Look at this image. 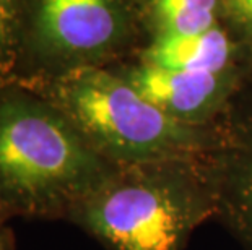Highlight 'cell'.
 Masks as SVG:
<instances>
[{"instance_id":"7","label":"cell","mask_w":252,"mask_h":250,"mask_svg":"<svg viewBox=\"0 0 252 250\" xmlns=\"http://www.w3.org/2000/svg\"><path fill=\"white\" fill-rule=\"evenodd\" d=\"M231 60L228 36L217 26L200 34H159L145 51L142 63L173 70L208 72L224 75Z\"/></svg>"},{"instance_id":"12","label":"cell","mask_w":252,"mask_h":250,"mask_svg":"<svg viewBox=\"0 0 252 250\" xmlns=\"http://www.w3.org/2000/svg\"><path fill=\"white\" fill-rule=\"evenodd\" d=\"M0 250H10L8 239H7V236H5V234H3L2 227H0Z\"/></svg>"},{"instance_id":"8","label":"cell","mask_w":252,"mask_h":250,"mask_svg":"<svg viewBox=\"0 0 252 250\" xmlns=\"http://www.w3.org/2000/svg\"><path fill=\"white\" fill-rule=\"evenodd\" d=\"M161 34L192 36L215 28V12L202 10H169L157 13Z\"/></svg>"},{"instance_id":"5","label":"cell","mask_w":252,"mask_h":250,"mask_svg":"<svg viewBox=\"0 0 252 250\" xmlns=\"http://www.w3.org/2000/svg\"><path fill=\"white\" fill-rule=\"evenodd\" d=\"M205 167L215 196V218L241 250H252V127L212 141Z\"/></svg>"},{"instance_id":"2","label":"cell","mask_w":252,"mask_h":250,"mask_svg":"<svg viewBox=\"0 0 252 250\" xmlns=\"http://www.w3.org/2000/svg\"><path fill=\"white\" fill-rule=\"evenodd\" d=\"M114 167L57 108L17 94L0 99V206L7 211L68 218Z\"/></svg>"},{"instance_id":"1","label":"cell","mask_w":252,"mask_h":250,"mask_svg":"<svg viewBox=\"0 0 252 250\" xmlns=\"http://www.w3.org/2000/svg\"><path fill=\"white\" fill-rule=\"evenodd\" d=\"M217 205L203 161L116 166L68 215L108 250H184Z\"/></svg>"},{"instance_id":"3","label":"cell","mask_w":252,"mask_h":250,"mask_svg":"<svg viewBox=\"0 0 252 250\" xmlns=\"http://www.w3.org/2000/svg\"><path fill=\"white\" fill-rule=\"evenodd\" d=\"M56 108L93 150L114 166L203 161L212 141L145 99L121 75L67 68L52 86Z\"/></svg>"},{"instance_id":"6","label":"cell","mask_w":252,"mask_h":250,"mask_svg":"<svg viewBox=\"0 0 252 250\" xmlns=\"http://www.w3.org/2000/svg\"><path fill=\"white\" fill-rule=\"evenodd\" d=\"M122 78L163 112L194 127L203 122L202 119L220 103L226 77L220 73L173 70L140 63Z\"/></svg>"},{"instance_id":"10","label":"cell","mask_w":252,"mask_h":250,"mask_svg":"<svg viewBox=\"0 0 252 250\" xmlns=\"http://www.w3.org/2000/svg\"><path fill=\"white\" fill-rule=\"evenodd\" d=\"M218 0H153L155 13L169 12V10H202L215 12Z\"/></svg>"},{"instance_id":"11","label":"cell","mask_w":252,"mask_h":250,"mask_svg":"<svg viewBox=\"0 0 252 250\" xmlns=\"http://www.w3.org/2000/svg\"><path fill=\"white\" fill-rule=\"evenodd\" d=\"M228 7L236 18L252 28V0H228Z\"/></svg>"},{"instance_id":"4","label":"cell","mask_w":252,"mask_h":250,"mask_svg":"<svg viewBox=\"0 0 252 250\" xmlns=\"http://www.w3.org/2000/svg\"><path fill=\"white\" fill-rule=\"evenodd\" d=\"M36 23L42 46L62 57L99 54L121 31L114 0H39Z\"/></svg>"},{"instance_id":"9","label":"cell","mask_w":252,"mask_h":250,"mask_svg":"<svg viewBox=\"0 0 252 250\" xmlns=\"http://www.w3.org/2000/svg\"><path fill=\"white\" fill-rule=\"evenodd\" d=\"M20 0H0V56L10 49L15 39Z\"/></svg>"}]
</instances>
